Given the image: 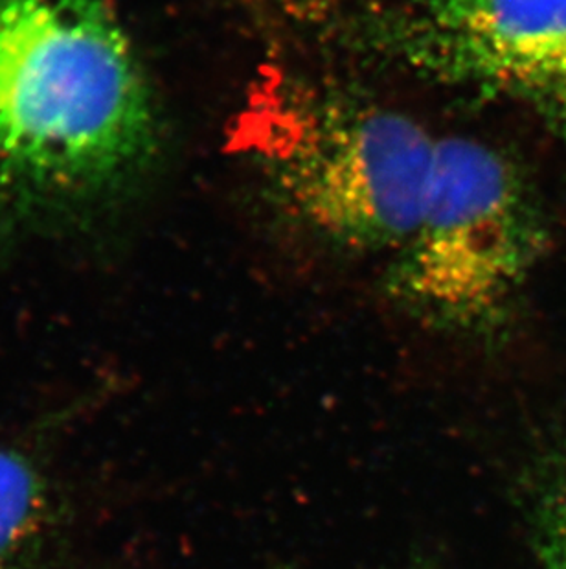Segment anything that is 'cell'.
Listing matches in <instances>:
<instances>
[{
	"label": "cell",
	"mask_w": 566,
	"mask_h": 569,
	"mask_svg": "<svg viewBox=\"0 0 566 569\" xmlns=\"http://www.w3.org/2000/svg\"><path fill=\"white\" fill-rule=\"evenodd\" d=\"M159 146L155 94L103 0H0V249L122 203Z\"/></svg>",
	"instance_id": "obj_1"
},
{
	"label": "cell",
	"mask_w": 566,
	"mask_h": 569,
	"mask_svg": "<svg viewBox=\"0 0 566 569\" xmlns=\"http://www.w3.org/2000/svg\"><path fill=\"white\" fill-rule=\"evenodd\" d=\"M436 146L392 109L294 91L263 119L256 150L274 199L316 237L396 253L422 212Z\"/></svg>",
	"instance_id": "obj_2"
},
{
	"label": "cell",
	"mask_w": 566,
	"mask_h": 569,
	"mask_svg": "<svg viewBox=\"0 0 566 569\" xmlns=\"http://www.w3.org/2000/svg\"><path fill=\"white\" fill-rule=\"evenodd\" d=\"M539 221L512 162L481 140L438 139L416 227L388 288L434 327L482 332L504 316L539 253Z\"/></svg>",
	"instance_id": "obj_3"
},
{
	"label": "cell",
	"mask_w": 566,
	"mask_h": 569,
	"mask_svg": "<svg viewBox=\"0 0 566 569\" xmlns=\"http://www.w3.org/2000/svg\"><path fill=\"white\" fill-rule=\"evenodd\" d=\"M366 36L416 74L523 103L566 134V0H425Z\"/></svg>",
	"instance_id": "obj_4"
},
{
	"label": "cell",
	"mask_w": 566,
	"mask_h": 569,
	"mask_svg": "<svg viewBox=\"0 0 566 569\" xmlns=\"http://www.w3.org/2000/svg\"><path fill=\"white\" fill-rule=\"evenodd\" d=\"M54 523L49 478L36 453L0 442V569H36Z\"/></svg>",
	"instance_id": "obj_5"
}]
</instances>
